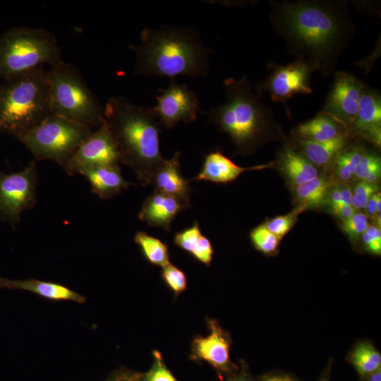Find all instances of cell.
Masks as SVG:
<instances>
[{
	"label": "cell",
	"instance_id": "6da1fadb",
	"mask_svg": "<svg viewBox=\"0 0 381 381\" xmlns=\"http://www.w3.org/2000/svg\"><path fill=\"white\" fill-rule=\"evenodd\" d=\"M269 20L289 53L323 76L334 73L356 30L344 0L271 1Z\"/></svg>",
	"mask_w": 381,
	"mask_h": 381
},
{
	"label": "cell",
	"instance_id": "7a4b0ae2",
	"mask_svg": "<svg viewBox=\"0 0 381 381\" xmlns=\"http://www.w3.org/2000/svg\"><path fill=\"white\" fill-rule=\"evenodd\" d=\"M135 61L134 72L175 80L179 76L194 79L206 76L210 68L208 51L194 30L162 25L145 28L140 42L131 45Z\"/></svg>",
	"mask_w": 381,
	"mask_h": 381
},
{
	"label": "cell",
	"instance_id": "3957f363",
	"mask_svg": "<svg viewBox=\"0 0 381 381\" xmlns=\"http://www.w3.org/2000/svg\"><path fill=\"white\" fill-rule=\"evenodd\" d=\"M104 119L117 145L120 162L131 168L142 184H151L154 172L165 159L159 147L161 125L152 109L114 96L104 107Z\"/></svg>",
	"mask_w": 381,
	"mask_h": 381
},
{
	"label": "cell",
	"instance_id": "277c9868",
	"mask_svg": "<svg viewBox=\"0 0 381 381\" xmlns=\"http://www.w3.org/2000/svg\"><path fill=\"white\" fill-rule=\"evenodd\" d=\"M224 86V102L207 116L219 131L229 135L236 155L250 154L268 140L283 138L272 109L261 101L246 75L228 78Z\"/></svg>",
	"mask_w": 381,
	"mask_h": 381
},
{
	"label": "cell",
	"instance_id": "5b68a950",
	"mask_svg": "<svg viewBox=\"0 0 381 381\" xmlns=\"http://www.w3.org/2000/svg\"><path fill=\"white\" fill-rule=\"evenodd\" d=\"M48 70L41 66L0 86V133L18 135L49 114Z\"/></svg>",
	"mask_w": 381,
	"mask_h": 381
},
{
	"label": "cell",
	"instance_id": "8992f818",
	"mask_svg": "<svg viewBox=\"0 0 381 381\" xmlns=\"http://www.w3.org/2000/svg\"><path fill=\"white\" fill-rule=\"evenodd\" d=\"M61 61L57 40L44 28L16 27L0 36V77L6 81Z\"/></svg>",
	"mask_w": 381,
	"mask_h": 381
},
{
	"label": "cell",
	"instance_id": "52a82bcc",
	"mask_svg": "<svg viewBox=\"0 0 381 381\" xmlns=\"http://www.w3.org/2000/svg\"><path fill=\"white\" fill-rule=\"evenodd\" d=\"M51 114L90 127L104 121V107L87 86L79 70L62 60L48 70Z\"/></svg>",
	"mask_w": 381,
	"mask_h": 381
},
{
	"label": "cell",
	"instance_id": "ba28073f",
	"mask_svg": "<svg viewBox=\"0 0 381 381\" xmlns=\"http://www.w3.org/2000/svg\"><path fill=\"white\" fill-rule=\"evenodd\" d=\"M92 131L87 126L50 114L16 138L35 159H48L63 167Z\"/></svg>",
	"mask_w": 381,
	"mask_h": 381
},
{
	"label": "cell",
	"instance_id": "9c48e42d",
	"mask_svg": "<svg viewBox=\"0 0 381 381\" xmlns=\"http://www.w3.org/2000/svg\"><path fill=\"white\" fill-rule=\"evenodd\" d=\"M270 75L255 90L261 97L267 94L274 102H286L295 95H311L310 78L313 70L305 62L296 59L286 65L268 64Z\"/></svg>",
	"mask_w": 381,
	"mask_h": 381
},
{
	"label": "cell",
	"instance_id": "30bf717a",
	"mask_svg": "<svg viewBox=\"0 0 381 381\" xmlns=\"http://www.w3.org/2000/svg\"><path fill=\"white\" fill-rule=\"evenodd\" d=\"M37 171L35 160L23 170L0 175V216L11 223L32 207L37 198Z\"/></svg>",
	"mask_w": 381,
	"mask_h": 381
},
{
	"label": "cell",
	"instance_id": "8fae6325",
	"mask_svg": "<svg viewBox=\"0 0 381 381\" xmlns=\"http://www.w3.org/2000/svg\"><path fill=\"white\" fill-rule=\"evenodd\" d=\"M119 153L114 138L104 119L92 131L62 167L69 175L89 168L119 165Z\"/></svg>",
	"mask_w": 381,
	"mask_h": 381
},
{
	"label": "cell",
	"instance_id": "7c38bea8",
	"mask_svg": "<svg viewBox=\"0 0 381 381\" xmlns=\"http://www.w3.org/2000/svg\"><path fill=\"white\" fill-rule=\"evenodd\" d=\"M159 92L155 96L157 104L152 109L161 126L172 128L180 122H193L202 112L198 97L186 84L174 80Z\"/></svg>",
	"mask_w": 381,
	"mask_h": 381
},
{
	"label": "cell",
	"instance_id": "4fadbf2b",
	"mask_svg": "<svg viewBox=\"0 0 381 381\" xmlns=\"http://www.w3.org/2000/svg\"><path fill=\"white\" fill-rule=\"evenodd\" d=\"M334 78L321 111L351 131L365 84L346 71L334 72Z\"/></svg>",
	"mask_w": 381,
	"mask_h": 381
},
{
	"label": "cell",
	"instance_id": "5bb4252c",
	"mask_svg": "<svg viewBox=\"0 0 381 381\" xmlns=\"http://www.w3.org/2000/svg\"><path fill=\"white\" fill-rule=\"evenodd\" d=\"M209 334L196 337L191 344L190 358L210 365L219 377L231 373L236 368L230 359L231 339L214 320L207 319Z\"/></svg>",
	"mask_w": 381,
	"mask_h": 381
},
{
	"label": "cell",
	"instance_id": "9a60e30c",
	"mask_svg": "<svg viewBox=\"0 0 381 381\" xmlns=\"http://www.w3.org/2000/svg\"><path fill=\"white\" fill-rule=\"evenodd\" d=\"M351 133L376 147L381 144V97L371 87L365 85Z\"/></svg>",
	"mask_w": 381,
	"mask_h": 381
},
{
	"label": "cell",
	"instance_id": "2e32d148",
	"mask_svg": "<svg viewBox=\"0 0 381 381\" xmlns=\"http://www.w3.org/2000/svg\"><path fill=\"white\" fill-rule=\"evenodd\" d=\"M190 206V203L155 190L143 202L138 217L149 226L169 231L174 218Z\"/></svg>",
	"mask_w": 381,
	"mask_h": 381
},
{
	"label": "cell",
	"instance_id": "e0dca14e",
	"mask_svg": "<svg viewBox=\"0 0 381 381\" xmlns=\"http://www.w3.org/2000/svg\"><path fill=\"white\" fill-rule=\"evenodd\" d=\"M274 162L243 167L236 164L219 150H212L204 157L202 168L190 181H206L215 183H227L236 180L248 171L262 170L273 167Z\"/></svg>",
	"mask_w": 381,
	"mask_h": 381
},
{
	"label": "cell",
	"instance_id": "ac0fdd59",
	"mask_svg": "<svg viewBox=\"0 0 381 381\" xmlns=\"http://www.w3.org/2000/svg\"><path fill=\"white\" fill-rule=\"evenodd\" d=\"M181 153L176 152L169 159H164L154 172L151 184L155 190L190 203L192 188L190 179H186L181 174L180 164Z\"/></svg>",
	"mask_w": 381,
	"mask_h": 381
},
{
	"label": "cell",
	"instance_id": "d6986e66",
	"mask_svg": "<svg viewBox=\"0 0 381 381\" xmlns=\"http://www.w3.org/2000/svg\"><path fill=\"white\" fill-rule=\"evenodd\" d=\"M80 174L90 183L92 190L100 198L110 199L133 183L125 180L119 165L99 166L87 169Z\"/></svg>",
	"mask_w": 381,
	"mask_h": 381
},
{
	"label": "cell",
	"instance_id": "ffe728a7",
	"mask_svg": "<svg viewBox=\"0 0 381 381\" xmlns=\"http://www.w3.org/2000/svg\"><path fill=\"white\" fill-rule=\"evenodd\" d=\"M0 287L28 291L52 301H70L80 303L85 301L83 296L65 286L35 279L13 280L0 277Z\"/></svg>",
	"mask_w": 381,
	"mask_h": 381
},
{
	"label": "cell",
	"instance_id": "44dd1931",
	"mask_svg": "<svg viewBox=\"0 0 381 381\" xmlns=\"http://www.w3.org/2000/svg\"><path fill=\"white\" fill-rule=\"evenodd\" d=\"M279 168L295 187L318 176V170L297 148L286 145L278 159Z\"/></svg>",
	"mask_w": 381,
	"mask_h": 381
},
{
	"label": "cell",
	"instance_id": "7402d4cb",
	"mask_svg": "<svg viewBox=\"0 0 381 381\" xmlns=\"http://www.w3.org/2000/svg\"><path fill=\"white\" fill-rule=\"evenodd\" d=\"M351 131L328 114L319 111L310 120L300 123L294 131L295 138L324 142L334 139Z\"/></svg>",
	"mask_w": 381,
	"mask_h": 381
},
{
	"label": "cell",
	"instance_id": "603a6c76",
	"mask_svg": "<svg viewBox=\"0 0 381 381\" xmlns=\"http://www.w3.org/2000/svg\"><path fill=\"white\" fill-rule=\"evenodd\" d=\"M174 243L198 262L206 266L210 265L214 248L210 240L202 233L197 220L192 226L176 232Z\"/></svg>",
	"mask_w": 381,
	"mask_h": 381
},
{
	"label": "cell",
	"instance_id": "cb8c5ba5",
	"mask_svg": "<svg viewBox=\"0 0 381 381\" xmlns=\"http://www.w3.org/2000/svg\"><path fill=\"white\" fill-rule=\"evenodd\" d=\"M350 133L334 139L317 142L295 138L297 149L316 167H325L347 145Z\"/></svg>",
	"mask_w": 381,
	"mask_h": 381
},
{
	"label": "cell",
	"instance_id": "d4e9b609",
	"mask_svg": "<svg viewBox=\"0 0 381 381\" xmlns=\"http://www.w3.org/2000/svg\"><path fill=\"white\" fill-rule=\"evenodd\" d=\"M331 188L329 181L322 176L295 187V198L303 208H318L325 201Z\"/></svg>",
	"mask_w": 381,
	"mask_h": 381
},
{
	"label": "cell",
	"instance_id": "484cf974",
	"mask_svg": "<svg viewBox=\"0 0 381 381\" xmlns=\"http://www.w3.org/2000/svg\"><path fill=\"white\" fill-rule=\"evenodd\" d=\"M349 360L362 377L380 370V353L367 341H361L354 346L349 354Z\"/></svg>",
	"mask_w": 381,
	"mask_h": 381
},
{
	"label": "cell",
	"instance_id": "4316f807",
	"mask_svg": "<svg viewBox=\"0 0 381 381\" xmlns=\"http://www.w3.org/2000/svg\"><path fill=\"white\" fill-rule=\"evenodd\" d=\"M134 241L149 263L161 267L170 263L169 246L158 238L145 231H138L134 236Z\"/></svg>",
	"mask_w": 381,
	"mask_h": 381
},
{
	"label": "cell",
	"instance_id": "83f0119b",
	"mask_svg": "<svg viewBox=\"0 0 381 381\" xmlns=\"http://www.w3.org/2000/svg\"><path fill=\"white\" fill-rule=\"evenodd\" d=\"M365 150L362 146L355 145L345 147L338 153L334 159V172L340 181L344 183L352 179Z\"/></svg>",
	"mask_w": 381,
	"mask_h": 381
},
{
	"label": "cell",
	"instance_id": "f1b7e54d",
	"mask_svg": "<svg viewBox=\"0 0 381 381\" xmlns=\"http://www.w3.org/2000/svg\"><path fill=\"white\" fill-rule=\"evenodd\" d=\"M381 175L380 157L375 152L365 151L354 176L362 181L377 184Z\"/></svg>",
	"mask_w": 381,
	"mask_h": 381
},
{
	"label": "cell",
	"instance_id": "f546056e",
	"mask_svg": "<svg viewBox=\"0 0 381 381\" xmlns=\"http://www.w3.org/2000/svg\"><path fill=\"white\" fill-rule=\"evenodd\" d=\"M250 239L254 248L265 255L276 253L281 240L270 232L263 223L250 231Z\"/></svg>",
	"mask_w": 381,
	"mask_h": 381
},
{
	"label": "cell",
	"instance_id": "4dcf8cb0",
	"mask_svg": "<svg viewBox=\"0 0 381 381\" xmlns=\"http://www.w3.org/2000/svg\"><path fill=\"white\" fill-rule=\"evenodd\" d=\"M305 210V208L298 205L289 213L267 219L263 224L270 232L282 239L294 227L299 214Z\"/></svg>",
	"mask_w": 381,
	"mask_h": 381
},
{
	"label": "cell",
	"instance_id": "1f68e13d",
	"mask_svg": "<svg viewBox=\"0 0 381 381\" xmlns=\"http://www.w3.org/2000/svg\"><path fill=\"white\" fill-rule=\"evenodd\" d=\"M161 277L167 286L176 296L182 294L187 289L186 274L171 262L162 267Z\"/></svg>",
	"mask_w": 381,
	"mask_h": 381
},
{
	"label": "cell",
	"instance_id": "d6a6232c",
	"mask_svg": "<svg viewBox=\"0 0 381 381\" xmlns=\"http://www.w3.org/2000/svg\"><path fill=\"white\" fill-rule=\"evenodd\" d=\"M153 363L150 368L141 373L140 381H178L166 365L161 353L153 351Z\"/></svg>",
	"mask_w": 381,
	"mask_h": 381
},
{
	"label": "cell",
	"instance_id": "836d02e7",
	"mask_svg": "<svg viewBox=\"0 0 381 381\" xmlns=\"http://www.w3.org/2000/svg\"><path fill=\"white\" fill-rule=\"evenodd\" d=\"M368 216L362 212H356L349 219L342 221L341 229L352 241H358L368 226Z\"/></svg>",
	"mask_w": 381,
	"mask_h": 381
},
{
	"label": "cell",
	"instance_id": "e575fe53",
	"mask_svg": "<svg viewBox=\"0 0 381 381\" xmlns=\"http://www.w3.org/2000/svg\"><path fill=\"white\" fill-rule=\"evenodd\" d=\"M377 192V184L360 181L352 190L351 205L356 210L365 209L368 200Z\"/></svg>",
	"mask_w": 381,
	"mask_h": 381
},
{
	"label": "cell",
	"instance_id": "d590c367",
	"mask_svg": "<svg viewBox=\"0 0 381 381\" xmlns=\"http://www.w3.org/2000/svg\"><path fill=\"white\" fill-rule=\"evenodd\" d=\"M365 250L371 254L380 255L381 253V230L374 225H368L361 236Z\"/></svg>",
	"mask_w": 381,
	"mask_h": 381
},
{
	"label": "cell",
	"instance_id": "8d00e7d4",
	"mask_svg": "<svg viewBox=\"0 0 381 381\" xmlns=\"http://www.w3.org/2000/svg\"><path fill=\"white\" fill-rule=\"evenodd\" d=\"M141 373L121 369L113 373L105 381H140Z\"/></svg>",
	"mask_w": 381,
	"mask_h": 381
},
{
	"label": "cell",
	"instance_id": "74e56055",
	"mask_svg": "<svg viewBox=\"0 0 381 381\" xmlns=\"http://www.w3.org/2000/svg\"><path fill=\"white\" fill-rule=\"evenodd\" d=\"M327 197H329V204L332 212L334 215L338 216L342 208L339 186H337L332 189L330 188Z\"/></svg>",
	"mask_w": 381,
	"mask_h": 381
},
{
	"label": "cell",
	"instance_id": "f35d334b",
	"mask_svg": "<svg viewBox=\"0 0 381 381\" xmlns=\"http://www.w3.org/2000/svg\"><path fill=\"white\" fill-rule=\"evenodd\" d=\"M381 194L380 192L374 193L368 200L366 210L371 217H375L380 214Z\"/></svg>",
	"mask_w": 381,
	"mask_h": 381
},
{
	"label": "cell",
	"instance_id": "ab89813d",
	"mask_svg": "<svg viewBox=\"0 0 381 381\" xmlns=\"http://www.w3.org/2000/svg\"><path fill=\"white\" fill-rule=\"evenodd\" d=\"M341 197L342 207L346 205H351L352 190L346 183L339 186Z\"/></svg>",
	"mask_w": 381,
	"mask_h": 381
},
{
	"label": "cell",
	"instance_id": "60d3db41",
	"mask_svg": "<svg viewBox=\"0 0 381 381\" xmlns=\"http://www.w3.org/2000/svg\"><path fill=\"white\" fill-rule=\"evenodd\" d=\"M355 213L356 210L352 205H346L341 208L337 217L341 221H344L351 217Z\"/></svg>",
	"mask_w": 381,
	"mask_h": 381
},
{
	"label": "cell",
	"instance_id": "b9f144b4",
	"mask_svg": "<svg viewBox=\"0 0 381 381\" xmlns=\"http://www.w3.org/2000/svg\"><path fill=\"white\" fill-rule=\"evenodd\" d=\"M261 381H298L288 375H270L264 377Z\"/></svg>",
	"mask_w": 381,
	"mask_h": 381
},
{
	"label": "cell",
	"instance_id": "7bdbcfd3",
	"mask_svg": "<svg viewBox=\"0 0 381 381\" xmlns=\"http://www.w3.org/2000/svg\"><path fill=\"white\" fill-rule=\"evenodd\" d=\"M226 381H253L246 373H241L239 374L235 375Z\"/></svg>",
	"mask_w": 381,
	"mask_h": 381
},
{
	"label": "cell",
	"instance_id": "ee69618b",
	"mask_svg": "<svg viewBox=\"0 0 381 381\" xmlns=\"http://www.w3.org/2000/svg\"><path fill=\"white\" fill-rule=\"evenodd\" d=\"M363 378V381H381V371L378 370Z\"/></svg>",
	"mask_w": 381,
	"mask_h": 381
},
{
	"label": "cell",
	"instance_id": "f6af8a7d",
	"mask_svg": "<svg viewBox=\"0 0 381 381\" xmlns=\"http://www.w3.org/2000/svg\"><path fill=\"white\" fill-rule=\"evenodd\" d=\"M322 381H327V380H323Z\"/></svg>",
	"mask_w": 381,
	"mask_h": 381
}]
</instances>
